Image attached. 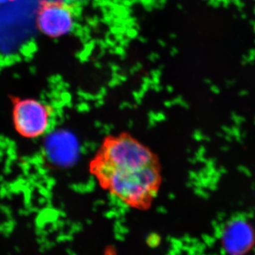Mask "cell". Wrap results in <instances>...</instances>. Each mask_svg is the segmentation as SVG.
I'll use <instances>...</instances> for the list:
<instances>
[{
    "label": "cell",
    "mask_w": 255,
    "mask_h": 255,
    "mask_svg": "<svg viewBox=\"0 0 255 255\" xmlns=\"http://www.w3.org/2000/svg\"><path fill=\"white\" fill-rule=\"evenodd\" d=\"M53 117L48 104L32 98H12V122L18 135L35 139L46 135Z\"/></svg>",
    "instance_id": "obj_2"
},
{
    "label": "cell",
    "mask_w": 255,
    "mask_h": 255,
    "mask_svg": "<svg viewBox=\"0 0 255 255\" xmlns=\"http://www.w3.org/2000/svg\"><path fill=\"white\" fill-rule=\"evenodd\" d=\"M78 18V10L73 4L64 0H46L37 11L36 26L46 36L60 38L73 31Z\"/></svg>",
    "instance_id": "obj_3"
},
{
    "label": "cell",
    "mask_w": 255,
    "mask_h": 255,
    "mask_svg": "<svg viewBox=\"0 0 255 255\" xmlns=\"http://www.w3.org/2000/svg\"><path fill=\"white\" fill-rule=\"evenodd\" d=\"M233 85H234V84H233V80H227L228 86L232 87Z\"/></svg>",
    "instance_id": "obj_8"
},
{
    "label": "cell",
    "mask_w": 255,
    "mask_h": 255,
    "mask_svg": "<svg viewBox=\"0 0 255 255\" xmlns=\"http://www.w3.org/2000/svg\"><path fill=\"white\" fill-rule=\"evenodd\" d=\"M89 170L102 189L139 211L150 209L162 183L158 156L127 132L107 135Z\"/></svg>",
    "instance_id": "obj_1"
},
{
    "label": "cell",
    "mask_w": 255,
    "mask_h": 255,
    "mask_svg": "<svg viewBox=\"0 0 255 255\" xmlns=\"http://www.w3.org/2000/svg\"><path fill=\"white\" fill-rule=\"evenodd\" d=\"M255 60V48H252L248 51V54L242 58L241 63L243 65L253 63Z\"/></svg>",
    "instance_id": "obj_5"
},
{
    "label": "cell",
    "mask_w": 255,
    "mask_h": 255,
    "mask_svg": "<svg viewBox=\"0 0 255 255\" xmlns=\"http://www.w3.org/2000/svg\"><path fill=\"white\" fill-rule=\"evenodd\" d=\"M239 170L241 171L242 173L246 174V175L248 176V177H249V175H251V172H250L249 169L246 168V167H243V166H240Z\"/></svg>",
    "instance_id": "obj_7"
},
{
    "label": "cell",
    "mask_w": 255,
    "mask_h": 255,
    "mask_svg": "<svg viewBox=\"0 0 255 255\" xmlns=\"http://www.w3.org/2000/svg\"><path fill=\"white\" fill-rule=\"evenodd\" d=\"M245 215L231 221L226 228H222L219 237L223 238L225 251L232 253H243L251 248L254 242L253 229Z\"/></svg>",
    "instance_id": "obj_4"
},
{
    "label": "cell",
    "mask_w": 255,
    "mask_h": 255,
    "mask_svg": "<svg viewBox=\"0 0 255 255\" xmlns=\"http://www.w3.org/2000/svg\"><path fill=\"white\" fill-rule=\"evenodd\" d=\"M232 119L236 124H241L244 122V119H243V117L239 115H236V114H233Z\"/></svg>",
    "instance_id": "obj_6"
}]
</instances>
